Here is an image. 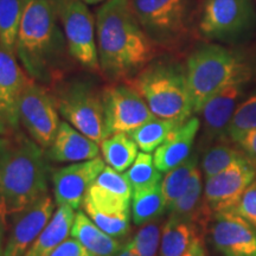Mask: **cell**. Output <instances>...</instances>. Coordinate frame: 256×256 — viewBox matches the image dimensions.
Instances as JSON below:
<instances>
[{
  "label": "cell",
  "instance_id": "obj_37",
  "mask_svg": "<svg viewBox=\"0 0 256 256\" xmlns=\"http://www.w3.org/2000/svg\"><path fill=\"white\" fill-rule=\"evenodd\" d=\"M240 150L252 164L256 165V130L249 132L238 142Z\"/></svg>",
  "mask_w": 256,
  "mask_h": 256
},
{
  "label": "cell",
  "instance_id": "obj_24",
  "mask_svg": "<svg viewBox=\"0 0 256 256\" xmlns=\"http://www.w3.org/2000/svg\"><path fill=\"white\" fill-rule=\"evenodd\" d=\"M139 146L130 133H112L100 144L104 162L118 172H124L136 160Z\"/></svg>",
  "mask_w": 256,
  "mask_h": 256
},
{
  "label": "cell",
  "instance_id": "obj_7",
  "mask_svg": "<svg viewBox=\"0 0 256 256\" xmlns=\"http://www.w3.org/2000/svg\"><path fill=\"white\" fill-rule=\"evenodd\" d=\"M19 124L43 150L49 148L58 130L60 113L54 94L32 78L19 101Z\"/></svg>",
  "mask_w": 256,
  "mask_h": 256
},
{
  "label": "cell",
  "instance_id": "obj_32",
  "mask_svg": "<svg viewBox=\"0 0 256 256\" xmlns=\"http://www.w3.org/2000/svg\"><path fill=\"white\" fill-rule=\"evenodd\" d=\"M256 130V95H252L236 108L226 128V136L238 144L243 136Z\"/></svg>",
  "mask_w": 256,
  "mask_h": 256
},
{
  "label": "cell",
  "instance_id": "obj_28",
  "mask_svg": "<svg viewBox=\"0 0 256 256\" xmlns=\"http://www.w3.org/2000/svg\"><path fill=\"white\" fill-rule=\"evenodd\" d=\"M124 177L133 192L154 186L162 180V174L154 164L151 153L139 152L133 164L124 171Z\"/></svg>",
  "mask_w": 256,
  "mask_h": 256
},
{
  "label": "cell",
  "instance_id": "obj_2",
  "mask_svg": "<svg viewBox=\"0 0 256 256\" xmlns=\"http://www.w3.org/2000/svg\"><path fill=\"white\" fill-rule=\"evenodd\" d=\"M64 0H25L16 56L32 80L49 84L62 75L68 52L60 11Z\"/></svg>",
  "mask_w": 256,
  "mask_h": 256
},
{
  "label": "cell",
  "instance_id": "obj_3",
  "mask_svg": "<svg viewBox=\"0 0 256 256\" xmlns=\"http://www.w3.org/2000/svg\"><path fill=\"white\" fill-rule=\"evenodd\" d=\"M44 150L30 136L14 132L0 136V217L11 218L48 194Z\"/></svg>",
  "mask_w": 256,
  "mask_h": 256
},
{
  "label": "cell",
  "instance_id": "obj_4",
  "mask_svg": "<svg viewBox=\"0 0 256 256\" xmlns=\"http://www.w3.org/2000/svg\"><path fill=\"white\" fill-rule=\"evenodd\" d=\"M185 72L194 114L200 113L206 102L217 92L229 86L243 84L250 76L241 57L217 44L198 46L188 56Z\"/></svg>",
  "mask_w": 256,
  "mask_h": 256
},
{
  "label": "cell",
  "instance_id": "obj_25",
  "mask_svg": "<svg viewBox=\"0 0 256 256\" xmlns=\"http://www.w3.org/2000/svg\"><path fill=\"white\" fill-rule=\"evenodd\" d=\"M166 209L162 183L154 186L133 192L130 215L136 226H144L158 218Z\"/></svg>",
  "mask_w": 256,
  "mask_h": 256
},
{
  "label": "cell",
  "instance_id": "obj_18",
  "mask_svg": "<svg viewBox=\"0 0 256 256\" xmlns=\"http://www.w3.org/2000/svg\"><path fill=\"white\" fill-rule=\"evenodd\" d=\"M98 154L100 145L66 121H60L55 139L48 148L49 159L56 162H86Z\"/></svg>",
  "mask_w": 256,
  "mask_h": 256
},
{
  "label": "cell",
  "instance_id": "obj_20",
  "mask_svg": "<svg viewBox=\"0 0 256 256\" xmlns=\"http://www.w3.org/2000/svg\"><path fill=\"white\" fill-rule=\"evenodd\" d=\"M242 84H232L217 92L206 102L200 113L204 121V136L216 139L226 136V128L236 110Z\"/></svg>",
  "mask_w": 256,
  "mask_h": 256
},
{
  "label": "cell",
  "instance_id": "obj_36",
  "mask_svg": "<svg viewBox=\"0 0 256 256\" xmlns=\"http://www.w3.org/2000/svg\"><path fill=\"white\" fill-rule=\"evenodd\" d=\"M50 256H94L74 238H68L60 243Z\"/></svg>",
  "mask_w": 256,
  "mask_h": 256
},
{
  "label": "cell",
  "instance_id": "obj_35",
  "mask_svg": "<svg viewBox=\"0 0 256 256\" xmlns=\"http://www.w3.org/2000/svg\"><path fill=\"white\" fill-rule=\"evenodd\" d=\"M234 210L248 220L256 230V178L242 194L241 200Z\"/></svg>",
  "mask_w": 256,
  "mask_h": 256
},
{
  "label": "cell",
  "instance_id": "obj_12",
  "mask_svg": "<svg viewBox=\"0 0 256 256\" xmlns=\"http://www.w3.org/2000/svg\"><path fill=\"white\" fill-rule=\"evenodd\" d=\"M256 178V165L247 156L238 160L204 185V202L211 212L234 210L242 194Z\"/></svg>",
  "mask_w": 256,
  "mask_h": 256
},
{
  "label": "cell",
  "instance_id": "obj_9",
  "mask_svg": "<svg viewBox=\"0 0 256 256\" xmlns=\"http://www.w3.org/2000/svg\"><path fill=\"white\" fill-rule=\"evenodd\" d=\"M60 19L69 56L92 72H101L95 19L82 0H64Z\"/></svg>",
  "mask_w": 256,
  "mask_h": 256
},
{
  "label": "cell",
  "instance_id": "obj_29",
  "mask_svg": "<svg viewBox=\"0 0 256 256\" xmlns=\"http://www.w3.org/2000/svg\"><path fill=\"white\" fill-rule=\"evenodd\" d=\"M197 168V156L192 154L180 165L166 172V176L162 177V191L165 200L166 209H168L178 200L179 196L186 190L191 176Z\"/></svg>",
  "mask_w": 256,
  "mask_h": 256
},
{
  "label": "cell",
  "instance_id": "obj_8",
  "mask_svg": "<svg viewBox=\"0 0 256 256\" xmlns=\"http://www.w3.org/2000/svg\"><path fill=\"white\" fill-rule=\"evenodd\" d=\"M256 14L252 0H203L200 31L211 40H229L254 26Z\"/></svg>",
  "mask_w": 256,
  "mask_h": 256
},
{
  "label": "cell",
  "instance_id": "obj_27",
  "mask_svg": "<svg viewBox=\"0 0 256 256\" xmlns=\"http://www.w3.org/2000/svg\"><path fill=\"white\" fill-rule=\"evenodd\" d=\"M25 0H0V43L14 54Z\"/></svg>",
  "mask_w": 256,
  "mask_h": 256
},
{
  "label": "cell",
  "instance_id": "obj_42",
  "mask_svg": "<svg viewBox=\"0 0 256 256\" xmlns=\"http://www.w3.org/2000/svg\"><path fill=\"white\" fill-rule=\"evenodd\" d=\"M82 2L87 5H96V4H102V2H106L107 0H82Z\"/></svg>",
  "mask_w": 256,
  "mask_h": 256
},
{
  "label": "cell",
  "instance_id": "obj_10",
  "mask_svg": "<svg viewBox=\"0 0 256 256\" xmlns=\"http://www.w3.org/2000/svg\"><path fill=\"white\" fill-rule=\"evenodd\" d=\"M130 5L154 44L174 40L186 28V0H130Z\"/></svg>",
  "mask_w": 256,
  "mask_h": 256
},
{
  "label": "cell",
  "instance_id": "obj_11",
  "mask_svg": "<svg viewBox=\"0 0 256 256\" xmlns=\"http://www.w3.org/2000/svg\"><path fill=\"white\" fill-rule=\"evenodd\" d=\"M106 124L112 133H130L154 115L142 95L128 83L108 86L102 90Z\"/></svg>",
  "mask_w": 256,
  "mask_h": 256
},
{
  "label": "cell",
  "instance_id": "obj_13",
  "mask_svg": "<svg viewBox=\"0 0 256 256\" xmlns=\"http://www.w3.org/2000/svg\"><path fill=\"white\" fill-rule=\"evenodd\" d=\"M56 202L44 194L11 217V226L5 240L4 256H23L43 232L55 212Z\"/></svg>",
  "mask_w": 256,
  "mask_h": 256
},
{
  "label": "cell",
  "instance_id": "obj_41",
  "mask_svg": "<svg viewBox=\"0 0 256 256\" xmlns=\"http://www.w3.org/2000/svg\"><path fill=\"white\" fill-rule=\"evenodd\" d=\"M10 133H14V132H11V130H10L8 124L6 122L4 118V114H2V108H0V136H5V134H10Z\"/></svg>",
  "mask_w": 256,
  "mask_h": 256
},
{
  "label": "cell",
  "instance_id": "obj_39",
  "mask_svg": "<svg viewBox=\"0 0 256 256\" xmlns=\"http://www.w3.org/2000/svg\"><path fill=\"white\" fill-rule=\"evenodd\" d=\"M115 256H140V255L138 254L136 249L133 248L130 241H128L126 244H124L122 247H121V249L116 252V255Z\"/></svg>",
  "mask_w": 256,
  "mask_h": 256
},
{
  "label": "cell",
  "instance_id": "obj_26",
  "mask_svg": "<svg viewBox=\"0 0 256 256\" xmlns=\"http://www.w3.org/2000/svg\"><path fill=\"white\" fill-rule=\"evenodd\" d=\"M180 124L183 122L154 116L152 120L147 121L132 132H130V136L133 138V140L142 152L151 153L156 151L168 139L172 130Z\"/></svg>",
  "mask_w": 256,
  "mask_h": 256
},
{
  "label": "cell",
  "instance_id": "obj_34",
  "mask_svg": "<svg viewBox=\"0 0 256 256\" xmlns=\"http://www.w3.org/2000/svg\"><path fill=\"white\" fill-rule=\"evenodd\" d=\"M162 228L156 220L144 224L130 241L140 256H156L160 247Z\"/></svg>",
  "mask_w": 256,
  "mask_h": 256
},
{
  "label": "cell",
  "instance_id": "obj_40",
  "mask_svg": "<svg viewBox=\"0 0 256 256\" xmlns=\"http://www.w3.org/2000/svg\"><path fill=\"white\" fill-rule=\"evenodd\" d=\"M5 228L6 224L0 217V256H4V247H5Z\"/></svg>",
  "mask_w": 256,
  "mask_h": 256
},
{
  "label": "cell",
  "instance_id": "obj_22",
  "mask_svg": "<svg viewBox=\"0 0 256 256\" xmlns=\"http://www.w3.org/2000/svg\"><path fill=\"white\" fill-rule=\"evenodd\" d=\"M70 236L94 256H115L122 244L98 228L83 211L76 212Z\"/></svg>",
  "mask_w": 256,
  "mask_h": 256
},
{
  "label": "cell",
  "instance_id": "obj_5",
  "mask_svg": "<svg viewBox=\"0 0 256 256\" xmlns=\"http://www.w3.org/2000/svg\"><path fill=\"white\" fill-rule=\"evenodd\" d=\"M126 83L142 95L156 118L184 122L194 114L186 72L179 64L150 63Z\"/></svg>",
  "mask_w": 256,
  "mask_h": 256
},
{
  "label": "cell",
  "instance_id": "obj_31",
  "mask_svg": "<svg viewBox=\"0 0 256 256\" xmlns=\"http://www.w3.org/2000/svg\"><path fill=\"white\" fill-rule=\"evenodd\" d=\"M84 212L98 228L114 238H122L130 228V211L124 212H104L88 204H82Z\"/></svg>",
  "mask_w": 256,
  "mask_h": 256
},
{
  "label": "cell",
  "instance_id": "obj_30",
  "mask_svg": "<svg viewBox=\"0 0 256 256\" xmlns=\"http://www.w3.org/2000/svg\"><path fill=\"white\" fill-rule=\"evenodd\" d=\"M202 192H203L202 174L197 168L191 176L186 190L168 209L170 216L188 220H194L197 214L198 206H200Z\"/></svg>",
  "mask_w": 256,
  "mask_h": 256
},
{
  "label": "cell",
  "instance_id": "obj_6",
  "mask_svg": "<svg viewBox=\"0 0 256 256\" xmlns=\"http://www.w3.org/2000/svg\"><path fill=\"white\" fill-rule=\"evenodd\" d=\"M54 98L60 116L98 145L110 136L106 124L102 92L90 83H64L57 88Z\"/></svg>",
  "mask_w": 256,
  "mask_h": 256
},
{
  "label": "cell",
  "instance_id": "obj_19",
  "mask_svg": "<svg viewBox=\"0 0 256 256\" xmlns=\"http://www.w3.org/2000/svg\"><path fill=\"white\" fill-rule=\"evenodd\" d=\"M200 122L198 118L191 116L172 130L168 139L154 151V164L162 174L180 165L191 156Z\"/></svg>",
  "mask_w": 256,
  "mask_h": 256
},
{
  "label": "cell",
  "instance_id": "obj_16",
  "mask_svg": "<svg viewBox=\"0 0 256 256\" xmlns=\"http://www.w3.org/2000/svg\"><path fill=\"white\" fill-rule=\"evenodd\" d=\"M132 196V188L124 174L106 166L89 185L82 204H88L104 212H124L130 211Z\"/></svg>",
  "mask_w": 256,
  "mask_h": 256
},
{
  "label": "cell",
  "instance_id": "obj_14",
  "mask_svg": "<svg viewBox=\"0 0 256 256\" xmlns=\"http://www.w3.org/2000/svg\"><path fill=\"white\" fill-rule=\"evenodd\" d=\"M104 158L96 156L86 162L57 168L51 174L56 206H69L74 210L81 208L86 192L94 179L104 171Z\"/></svg>",
  "mask_w": 256,
  "mask_h": 256
},
{
  "label": "cell",
  "instance_id": "obj_1",
  "mask_svg": "<svg viewBox=\"0 0 256 256\" xmlns=\"http://www.w3.org/2000/svg\"><path fill=\"white\" fill-rule=\"evenodd\" d=\"M101 72L112 82L128 81L151 63L156 44L133 14L130 0H107L96 11Z\"/></svg>",
  "mask_w": 256,
  "mask_h": 256
},
{
  "label": "cell",
  "instance_id": "obj_21",
  "mask_svg": "<svg viewBox=\"0 0 256 256\" xmlns=\"http://www.w3.org/2000/svg\"><path fill=\"white\" fill-rule=\"evenodd\" d=\"M75 215V210L72 206H57L49 223L23 256H50L70 236Z\"/></svg>",
  "mask_w": 256,
  "mask_h": 256
},
{
  "label": "cell",
  "instance_id": "obj_15",
  "mask_svg": "<svg viewBox=\"0 0 256 256\" xmlns=\"http://www.w3.org/2000/svg\"><path fill=\"white\" fill-rule=\"evenodd\" d=\"M211 241L223 256H256V230L235 210L214 214Z\"/></svg>",
  "mask_w": 256,
  "mask_h": 256
},
{
  "label": "cell",
  "instance_id": "obj_17",
  "mask_svg": "<svg viewBox=\"0 0 256 256\" xmlns=\"http://www.w3.org/2000/svg\"><path fill=\"white\" fill-rule=\"evenodd\" d=\"M31 78L14 54L0 43V108L11 132L19 126V101Z\"/></svg>",
  "mask_w": 256,
  "mask_h": 256
},
{
  "label": "cell",
  "instance_id": "obj_33",
  "mask_svg": "<svg viewBox=\"0 0 256 256\" xmlns=\"http://www.w3.org/2000/svg\"><path fill=\"white\" fill-rule=\"evenodd\" d=\"M244 154L241 150H236L235 147L228 145H217L208 150L203 156L202 168H203L206 178H210L223 170L229 168L238 160L244 158Z\"/></svg>",
  "mask_w": 256,
  "mask_h": 256
},
{
  "label": "cell",
  "instance_id": "obj_23",
  "mask_svg": "<svg viewBox=\"0 0 256 256\" xmlns=\"http://www.w3.org/2000/svg\"><path fill=\"white\" fill-rule=\"evenodd\" d=\"M196 236L192 220L170 216L162 226L159 256H184Z\"/></svg>",
  "mask_w": 256,
  "mask_h": 256
},
{
  "label": "cell",
  "instance_id": "obj_38",
  "mask_svg": "<svg viewBox=\"0 0 256 256\" xmlns=\"http://www.w3.org/2000/svg\"><path fill=\"white\" fill-rule=\"evenodd\" d=\"M184 256H206V247H204V243L202 238L197 235L196 238H194V241H192L191 246L188 247Z\"/></svg>",
  "mask_w": 256,
  "mask_h": 256
}]
</instances>
